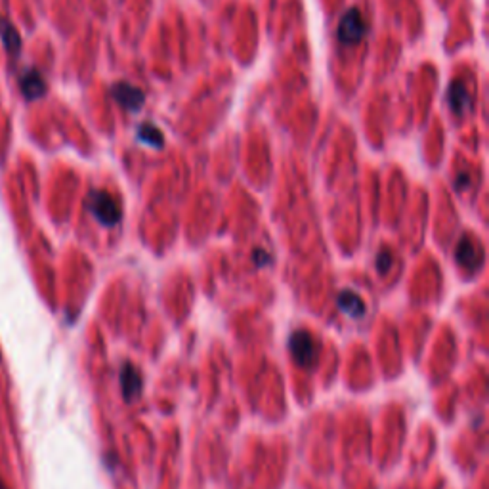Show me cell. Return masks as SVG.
I'll return each instance as SVG.
<instances>
[{
  "mask_svg": "<svg viewBox=\"0 0 489 489\" xmlns=\"http://www.w3.org/2000/svg\"><path fill=\"white\" fill-rule=\"evenodd\" d=\"M88 209L94 214V218L98 220L99 224L104 225H115L119 224L120 220V209L117 205V201L109 195L107 192L101 190H94L88 195Z\"/></svg>",
  "mask_w": 489,
  "mask_h": 489,
  "instance_id": "obj_1",
  "label": "cell"
},
{
  "mask_svg": "<svg viewBox=\"0 0 489 489\" xmlns=\"http://www.w3.org/2000/svg\"><path fill=\"white\" fill-rule=\"evenodd\" d=\"M138 140L142 144H146L149 147H161L165 146V138H163V132L155 125H149V123H144V125L138 126V132H136Z\"/></svg>",
  "mask_w": 489,
  "mask_h": 489,
  "instance_id": "obj_10",
  "label": "cell"
},
{
  "mask_svg": "<svg viewBox=\"0 0 489 489\" xmlns=\"http://www.w3.org/2000/svg\"><path fill=\"white\" fill-rule=\"evenodd\" d=\"M392 266V254L386 251H380L377 256V268L378 271H388Z\"/></svg>",
  "mask_w": 489,
  "mask_h": 489,
  "instance_id": "obj_12",
  "label": "cell"
},
{
  "mask_svg": "<svg viewBox=\"0 0 489 489\" xmlns=\"http://www.w3.org/2000/svg\"><path fill=\"white\" fill-rule=\"evenodd\" d=\"M254 260H256L260 266H264L270 262V256H266L264 251H254Z\"/></svg>",
  "mask_w": 489,
  "mask_h": 489,
  "instance_id": "obj_14",
  "label": "cell"
},
{
  "mask_svg": "<svg viewBox=\"0 0 489 489\" xmlns=\"http://www.w3.org/2000/svg\"><path fill=\"white\" fill-rule=\"evenodd\" d=\"M482 251L469 237H463L457 244V262L466 270H476L482 264Z\"/></svg>",
  "mask_w": 489,
  "mask_h": 489,
  "instance_id": "obj_5",
  "label": "cell"
},
{
  "mask_svg": "<svg viewBox=\"0 0 489 489\" xmlns=\"http://www.w3.org/2000/svg\"><path fill=\"white\" fill-rule=\"evenodd\" d=\"M289 348H291V354L297 359V364L304 365V367H311L316 364L318 350H316V344H314V338L310 337V333H304V330L292 333L291 340H289Z\"/></svg>",
  "mask_w": 489,
  "mask_h": 489,
  "instance_id": "obj_3",
  "label": "cell"
},
{
  "mask_svg": "<svg viewBox=\"0 0 489 489\" xmlns=\"http://www.w3.org/2000/svg\"><path fill=\"white\" fill-rule=\"evenodd\" d=\"M120 388H123V396L126 402H132L142 392V377L138 371L134 369L132 364H125L120 369Z\"/></svg>",
  "mask_w": 489,
  "mask_h": 489,
  "instance_id": "obj_6",
  "label": "cell"
},
{
  "mask_svg": "<svg viewBox=\"0 0 489 489\" xmlns=\"http://www.w3.org/2000/svg\"><path fill=\"white\" fill-rule=\"evenodd\" d=\"M447 101H450V107L459 115H464V113L470 111L472 107V96L466 90L463 80H455L453 85L450 86V92H447Z\"/></svg>",
  "mask_w": 489,
  "mask_h": 489,
  "instance_id": "obj_7",
  "label": "cell"
},
{
  "mask_svg": "<svg viewBox=\"0 0 489 489\" xmlns=\"http://www.w3.org/2000/svg\"><path fill=\"white\" fill-rule=\"evenodd\" d=\"M0 489H6V485L2 483V480H0Z\"/></svg>",
  "mask_w": 489,
  "mask_h": 489,
  "instance_id": "obj_15",
  "label": "cell"
},
{
  "mask_svg": "<svg viewBox=\"0 0 489 489\" xmlns=\"http://www.w3.org/2000/svg\"><path fill=\"white\" fill-rule=\"evenodd\" d=\"M21 92L27 99H37L40 96H44L47 92V85L40 77L39 71H25V75L21 77Z\"/></svg>",
  "mask_w": 489,
  "mask_h": 489,
  "instance_id": "obj_8",
  "label": "cell"
},
{
  "mask_svg": "<svg viewBox=\"0 0 489 489\" xmlns=\"http://www.w3.org/2000/svg\"><path fill=\"white\" fill-rule=\"evenodd\" d=\"M0 35H2L4 44H6V48L10 50V52L12 54L20 52V35L16 33V29H13L8 21H0Z\"/></svg>",
  "mask_w": 489,
  "mask_h": 489,
  "instance_id": "obj_11",
  "label": "cell"
},
{
  "mask_svg": "<svg viewBox=\"0 0 489 489\" xmlns=\"http://www.w3.org/2000/svg\"><path fill=\"white\" fill-rule=\"evenodd\" d=\"M111 96L120 107H125L128 111H140L146 104L144 92L140 90L138 86H134L132 82H126V80H120V82L111 86Z\"/></svg>",
  "mask_w": 489,
  "mask_h": 489,
  "instance_id": "obj_4",
  "label": "cell"
},
{
  "mask_svg": "<svg viewBox=\"0 0 489 489\" xmlns=\"http://www.w3.org/2000/svg\"><path fill=\"white\" fill-rule=\"evenodd\" d=\"M365 31H367V25L361 18V12L357 8H352L342 16V20L338 23L337 35L342 44H356L364 39Z\"/></svg>",
  "mask_w": 489,
  "mask_h": 489,
  "instance_id": "obj_2",
  "label": "cell"
},
{
  "mask_svg": "<svg viewBox=\"0 0 489 489\" xmlns=\"http://www.w3.org/2000/svg\"><path fill=\"white\" fill-rule=\"evenodd\" d=\"M337 302H338V308H340L342 311H346V314H350V316L361 318V316L365 314V304L361 302V298L357 297V295H354V292L342 291L340 295H338Z\"/></svg>",
  "mask_w": 489,
  "mask_h": 489,
  "instance_id": "obj_9",
  "label": "cell"
},
{
  "mask_svg": "<svg viewBox=\"0 0 489 489\" xmlns=\"http://www.w3.org/2000/svg\"><path fill=\"white\" fill-rule=\"evenodd\" d=\"M470 184V176H469V174H466V172H463V174H461V176H457V187H461V190H464V187H466V185H469Z\"/></svg>",
  "mask_w": 489,
  "mask_h": 489,
  "instance_id": "obj_13",
  "label": "cell"
}]
</instances>
